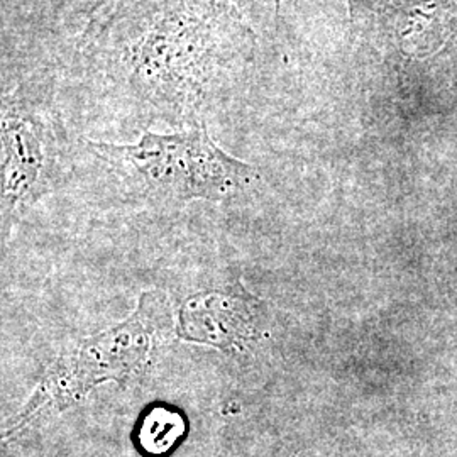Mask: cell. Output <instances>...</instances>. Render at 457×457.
<instances>
[{
  "instance_id": "cell-6",
  "label": "cell",
  "mask_w": 457,
  "mask_h": 457,
  "mask_svg": "<svg viewBox=\"0 0 457 457\" xmlns=\"http://www.w3.org/2000/svg\"><path fill=\"white\" fill-rule=\"evenodd\" d=\"M185 430L183 417L168 407L149 410L141 425V445L149 453H164L180 439Z\"/></svg>"
},
{
  "instance_id": "cell-1",
  "label": "cell",
  "mask_w": 457,
  "mask_h": 457,
  "mask_svg": "<svg viewBox=\"0 0 457 457\" xmlns=\"http://www.w3.org/2000/svg\"><path fill=\"white\" fill-rule=\"evenodd\" d=\"M253 43V31L188 0H137L80 46L128 97L192 126Z\"/></svg>"
},
{
  "instance_id": "cell-2",
  "label": "cell",
  "mask_w": 457,
  "mask_h": 457,
  "mask_svg": "<svg viewBox=\"0 0 457 457\" xmlns=\"http://www.w3.org/2000/svg\"><path fill=\"white\" fill-rule=\"evenodd\" d=\"M98 158L126 171L147 200L181 205L192 200L224 202L256 180L253 166L228 154L196 120L171 134L145 132L137 143L87 141Z\"/></svg>"
},
{
  "instance_id": "cell-7",
  "label": "cell",
  "mask_w": 457,
  "mask_h": 457,
  "mask_svg": "<svg viewBox=\"0 0 457 457\" xmlns=\"http://www.w3.org/2000/svg\"><path fill=\"white\" fill-rule=\"evenodd\" d=\"M198 7L212 12L215 16L226 17L254 33L258 0H188Z\"/></svg>"
},
{
  "instance_id": "cell-4",
  "label": "cell",
  "mask_w": 457,
  "mask_h": 457,
  "mask_svg": "<svg viewBox=\"0 0 457 457\" xmlns=\"http://www.w3.org/2000/svg\"><path fill=\"white\" fill-rule=\"evenodd\" d=\"M2 213L31 207L62 170V128L46 98L28 85L2 90Z\"/></svg>"
},
{
  "instance_id": "cell-8",
  "label": "cell",
  "mask_w": 457,
  "mask_h": 457,
  "mask_svg": "<svg viewBox=\"0 0 457 457\" xmlns=\"http://www.w3.org/2000/svg\"><path fill=\"white\" fill-rule=\"evenodd\" d=\"M136 2L137 0H96L90 9L88 24L94 28L105 26L107 22L114 21L119 14H122L126 9H129Z\"/></svg>"
},
{
  "instance_id": "cell-5",
  "label": "cell",
  "mask_w": 457,
  "mask_h": 457,
  "mask_svg": "<svg viewBox=\"0 0 457 457\" xmlns=\"http://www.w3.org/2000/svg\"><path fill=\"white\" fill-rule=\"evenodd\" d=\"M262 302L234 285L226 292L190 296L181 307L179 336L222 351H241L262 336Z\"/></svg>"
},
{
  "instance_id": "cell-3",
  "label": "cell",
  "mask_w": 457,
  "mask_h": 457,
  "mask_svg": "<svg viewBox=\"0 0 457 457\" xmlns=\"http://www.w3.org/2000/svg\"><path fill=\"white\" fill-rule=\"evenodd\" d=\"M163 298L147 294L137 311L120 326L112 327L60 356L41 381L29 409L45 403H70L90 392L98 383H128L151 361L156 336L166 324Z\"/></svg>"
}]
</instances>
